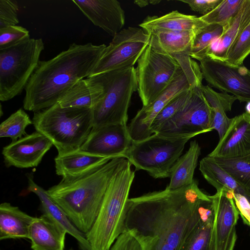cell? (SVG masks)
Listing matches in <instances>:
<instances>
[{"label": "cell", "mask_w": 250, "mask_h": 250, "mask_svg": "<svg viewBox=\"0 0 250 250\" xmlns=\"http://www.w3.org/2000/svg\"><path fill=\"white\" fill-rule=\"evenodd\" d=\"M125 230L143 250H180L189 235L213 216L212 195L196 180L188 186L128 198Z\"/></svg>", "instance_id": "6da1fadb"}, {"label": "cell", "mask_w": 250, "mask_h": 250, "mask_svg": "<svg viewBox=\"0 0 250 250\" xmlns=\"http://www.w3.org/2000/svg\"><path fill=\"white\" fill-rule=\"evenodd\" d=\"M106 45L71 44L48 61H40L25 88L23 108L37 112L55 104L81 80L90 76Z\"/></svg>", "instance_id": "7a4b0ae2"}, {"label": "cell", "mask_w": 250, "mask_h": 250, "mask_svg": "<svg viewBox=\"0 0 250 250\" xmlns=\"http://www.w3.org/2000/svg\"><path fill=\"white\" fill-rule=\"evenodd\" d=\"M125 158H114L82 175L62 178L47 190L76 227L84 234L93 225L109 184Z\"/></svg>", "instance_id": "3957f363"}, {"label": "cell", "mask_w": 250, "mask_h": 250, "mask_svg": "<svg viewBox=\"0 0 250 250\" xmlns=\"http://www.w3.org/2000/svg\"><path fill=\"white\" fill-rule=\"evenodd\" d=\"M131 164L125 158L107 188L97 218L85 234L91 250H109L125 231L126 204L135 177Z\"/></svg>", "instance_id": "277c9868"}, {"label": "cell", "mask_w": 250, "mask_h": 250, "mask_svg": "<svg viewBox=\"0 0 250 250\" xmlns=\"http://www.w3.org/2000/svg\"><path fill=\"white\" fill-rule=\"evenodd\" d=\"M32 121L36 130L52 142L58 154L80 149L93 126L92 108L62 107L58 103L35 112Z\"/></svg>", "instance_id": "5b68a950"}, {"label": "cell", "mask_w": 250, "mask_h": 250, "mask_svg": "<svg viewBox=\"0 0 250 250\" xmlns=\"http://www.w3.org/2000/svg\"><path fill=\"white\" fill-rule=\"evenodd\" d=\"M104 87V96L92 109L93 127L127 124L133 93L137 91L134 66L112 70L90 77Z\"/></svg>", "instance_id": "8992f818"}, {"label": "cell", "mask_w": 250, "mask_h": 250, "mask_svg": "<svg viewBox=\"0 0 250 250\" xmlns=\"http://www.w3.org/2000/svg\"><path fill=\"white\" fill-rule=\"evenodd\" d=\"M42 39H29L0 49V100H10L25 89L44 50Z\"/></svg>", "instance_id": "52a82bcc"}, {"label": "cell", "mask_w": 250, "mask_h": 250, "mask_svg": "<svg viewBox=\"0 0 250 250\" xmlns=\"http://www.w3.org/2000/svg\"><path fill=\"white\" fill-rule=\"evenodd\" d=\"M192 137H166L155 133L144 140L132 141L125 158L135 170L146 171L155 179L169 177L186 144Z\"/></svg>", "instance_id": "ba28073f"}, {"label": "cell", "mask_w": 250, "mask_h": 250, "mask_svg": "<svg viewBox=\"0 0 250 250\" xmlns=\"http://www.w3.org/2000/svg\"><path fill=\"white\" fill-rule=\"evenodd\" d=\"M137 62V91L143 106L153 102L183 70L173 57L150 43Z\"/></svg>", "instance_id": "9c48e42d"}, {"label": "cell", "mask_w": 250, "mask_h": 250, "mask_svg": "<svg viewBox=\"0 0 250 250\" xmlns=\"http://www.w3.org/2000/svg\"><path fill=\"white\" fill-rule=\"evenodd\" d=\"M150 35L142 28L128 27L117 33L105 48L91 75L134 66L148 46Z\"/></svg>", "instance_id": "30bf717a"}, {"label": "cell", "mask_w": 250, "mask_h": 250, "mask_svg": "<svg viewBox=\"0 0 250 250\" xmlns=\"http://www.w3.org/2000/svg\"><path fill=\"white\" fill-rule=\"evenodd\" d=\"M212 119L211 108L201 86L194 87L192 88L191 94L187 103L156 133L166 137H193L212 131Z\"/></svg>", "instance_id": "8fae6325"}, {"label": "cell", "mask_w": 250, "mask_h": 250, "mask_svg": "<svg viewBox=\"0 0 250 250\" xmlns=\"http://www.w3.org/2000/svg\"><path fill=\"white\" fill-rule=\"evenodd\" d=\"M203 78L201 68L183 69L153 102L143 106L131 120L127 126L132 141H139L150 136V126L162 109L182 93L201 86Z\"/></svg>", "instance_id": "7c38bea8"}, {"label": "cell", "mask_w": 250, "mask_h": 250, "mask_svg": "<svg viewBox=\"0 0 250 250\" xmlns=\"http://www.w3.org/2000/svg\"><path fill=\"white\" fill-rule=\"evenodd\" d=\"M200 67L210 87L231 94L241 103L250 101V69L210 58L200 61Z\"/></svg>", "instance_id": "4fadbf2b"}, {"label": "cell", "mask_w": 250, "mask_h": 250, "mask_svg": "<svg viewBox=\"0 0 250 250\" xmlns=\"http://www.w3.org/2000/svg\"><path fill=\"white\" fill-rule=\"evenodd\" d=\"M132 143L127 124H110L93 127L80 150L100 157L125 158Z\"/></svg>", "instance_id": "5bb4252c"}, {"label": "cell", "mask_w": 250, "mask_h": 250, "mask_svg": "<svg viewBox=\"0 0 250 250\" xmlns=\"http://www.w3.org/2000/svg\"><path fill=\"white\" fill-rule=\"evenodd\" d=\"M234 192L222 189L212 195L213 217L208 246L210 250H225L236 233L239 213L233 198Z\"/></svg>", "instance_id": "9a60e30c"}, {"label": "cell", "mask_w": 250, "mask_h": 250, "mask_svg": "<svg viewBox=\"0 0 250 250\" xmlns=\"http://www.w3.org/2000/svg\"><path fill=\"white\" fill-rule=\"evenodd\" d=\"M52 146L46 137L36 131L4 146L2 151L4 162L7 167H37Z\"/></svg>", "instance_id": "2e32d148"}, {"label": "cell", "mask_w": 250, "mask_h": 250, "mask_svg": "<svg viewBox=\"0 0 250 250\" xmlns=\"http://www.w3.org/2000/svg\"><path fill=\"white\" fill-rule=\"evenodd\" d=\"M250 153V115L246 112L231 118L230 125L215 148L208 156L233 158Z\"/></svg>", "instance_id": "e0dca14e"}, {"label": "cell", "mask_w": 250, "mask_h": 250, "mask_svg": "<svg viewBox=\"0 0 250 250\" xmlns=\"http://www.w3.org/2000/svg\"><path fill=\"white\" fill-rule=\"evenodd\" d=\"M83 14L95 26L113 37L125 23V11L116 0H73Z\"/></svg>", "instance_id": "ac0fdd59"}, {"label": "cell", "mask_w": 250, "mask_h": 250, "mask_svg": "<svg viewBox=\"0 0 250 250\" xmlns=\"http://www.w3.org/2000/svg\"><path fill=\"white\" fill-rule=\"evenodd\" d=\"M27 179L28 189L38 197L43 214L75 238L83 250H91L85 234L76 227L61 207L50 196L47 191L35 183L32 175H28Z\"/></svg>", "instance_id": "d6986e66"}, {"label": "cell", "mask_w": 250, "mask_h": 250, "mask_svg": "<svg viewBox=\"0 0 250 250\" xmlns=\"http://www.w3.org/2000/svg\"><path fill=\"white\" fill-rule=\"evenodd\" d=\"M147 33L152 46L171 56L179 63L191 57L194 33L163 29H153Z\"/></svg>", "instance_id": "ffe728a7"}, {"label": "cell", "mask_w": 250, "mask_h": 250, "mask_svg": "<svg viewBox=\"0 0 250 250\" xmlns=\"http://www.w3.org/2000/svg\"><path fill=\"white\" fill-rule=\"evenodd\" d=\"M66 232L43 214L35 217L28 239L33 250H64Z\"/></svg>", "instance_id": "44dd1931"}, {"label": "cell", "mask_w": 250, "mask_h": 250, "mask_svg": "<svg viewBox=\"0 0 250 250\" xmlns=\"http://www.w3.org/2000/svg\"><path fill=\"white\" fill-rule=\"evenodd\" d=\"M111 159L87 153L80 149L60 153L54 159L56 173L62 178L75 177L99 167Z\"/></svg>", "instance_id": "7402d4cb"}, {"label": "cell", "mask_w": 250, "mask_h": 250, "mask_svg": "<svg viewBox=\"0 0 250 250\" xmlns=\"http://www.w3.org/2000/svg\"><path fill=\"white\" fill-rule=\"evenodd\" d=\"M208 25L200 17L186 15L175 10L160 17L148 16L139 26L146 33L153 29H163L190 32L196 35Z\"/></svg>", "instance_id": "603a6c76"}, {"label": "cell", "mask_w": 250, "mask_h": 250, "mask_svg": "<svg viewBox=\"0 0 250 250\" xmlns=\"http://www.w3.org/2000/svg\"><path fill=\"white\" fill-rule=\"evenodd\" d=\"M250 21V0H244L228 28L223 30L221 36L212 43L207 58L225 61L235 42Z\"/></svg>", "instance_id": "cb8c5ba5"}, {"label": "cell", "mask_w": 250, "mask_h": 250, "mask_svg": "<svg viewBox=\"0 0 250 250\" xmlns=\"http://www.w3.org/2000/svg\"><path fill=\"white\" fill-rule=\"evenodd\" d=\"M104 96V89L101 83L87 77L76 83L58 103L62 107L92 108Z\"/></svg>", "instance_id": "d4e9b609"}, {"label": "cell", "mask_w": 250, "mask_h": 250, "mask_svg": "<svg viewBox=\"0 0 250 250\" xmlns=\"http://www.w3.org/2000/svg\"><path fill=\"white\" fill-rule=\"evenodd\" d=\"M35 217L4 202L0 205V240L27 238Z\"/></svg>", "instance_id": "484cf974"}, {"label": "cell", "mask_w": 250, "mask_h": 250, "mask_svg": "<svg viewBox=\"0 0 250 250\" xmlns=\"http://www.w3.org/2000/svg\"><path fill=\"white\" fill-rule=\"evenodd\" d=\"M201 89L212 109L211 128L217 131L220 139L224 135L231 121V118L227 116L226 112L231 111L237 98L225 92H216L209 85L202 84Z\"/></svg>", "instance_id": "4316f807"}, {"label": "cell", "mask_w": 250, "mask_h": 250, "mask_svg": "<svg viewBox=\"0 0 250 250\" xmlns=\"http://www.w3.org/2000/svg\"><path fill=\"white\" fill-rule=\"evenodd\" d=\"M201 154V147L196 140L192 141L187 151L181 156L173 166L170 175V182L167 187L170 189H177L191 184L198 160Z\"/></svg>", "instance_id": "83f0119b"}, {"label": "cell", "mask_w": 250, "mask_h": 250, "mask_svg": "<svg viewBox=\"0 0 250 250\" xmlns=\"http://www.w3.org/2000/svg\"><path fill=\"white\" fill-rule=\"evenodd\" d=\"M199 170L206 181L214 187L217 191L222 189L232 190L246 196L244 190L236 181L212 157L207 155L202 159L200 161Z\"/></svg>", "instance_id": "f1b7e54d"}, {"label": "cell", "mask_w": 250, "mask_h": 250, "mask_svg": "<svg viewBox=\"0 0 250 250\" xmlns=\"http://www.w3.org/2000/svg\"><path fill=\"white\" fill-rule=\"evenodd\" d=\"M212 158L236 181L250 201V153L233 158Z\"/></svg>", "instance_id": "f546056e"}, {"label": "cell", "mask_w": 250, "mask_h": 250, "mask_svg": "<svg viewBox=\"0 0 250 250\" xmlns=\"http://www.w3.org/2000/svg\"><path fill=\"white\" fill-rule=\"evenodd\" d=\"M244 0H222L212 11L201 16L208 25L217 24L226 29L239 11Z\"/></svg>", "instance_id": "4dcf8cb0"}, {"label": "cell", "mask_w": 250, "mask_h": 250, "mask_svg": "<svg viewBox=\"0 0 250 250\" xmlns=\"http://www.w3.org/2000/svg\"><path fill=\"white\" fill-rule=\"evenodd\" d=\"M223 27L219 25L209 24L195 37L190 56L199 62L207 58L213 42L220 37Z\"/></svg>", "instance_id": "1f68e13d"}, {"label": "cell", "mask_w": 250, "mask_h": 250, "mask_svg": "<svg viewBox=\"0 0 250 250\" xmlns=\"http://www.w3.org/2000/svg\"><path fill=\"white\" fill-rule=\"evenodd\" d=\"M33 124L28 115L21 108L12 114L0 125V137L10 138L12 141L26 135V127Z\"/></svg>", "instance_id": "d6a6232c"}, {"label": "cell", "mask_w": 250, "mask_h": 250, "mask_svg": "<svg viewBox=\"0 0 250 250\" xmlns=\"http://www.w3.org/2000/svg\"><path fill=\"white\" fill-rule=\"evenodd\" d=\"M191 92L192 88L179 94L167 104L153 120L149 128L150 135L156 133L167 121L184 106L188 100Z\"/></svg>", "instance_id": "836d02e7"}, {"label": "cell", "mask_w": 250, "mask_h": 250, "mask_svg": "<svg viewBox=\"0 0 250 250\" xmlns=\"http://www.w3.org/2000/svg\"><path fill=\"white\" fill-rule=\"evenodd\" d=\"M250 54V21L235 42L225 61L233 65H243L244 60Z\"/></svg>", "instance_id": "e575fe53"}, {"label": "cell", "mask_w": 250, "mask_h": 250, "mask_svg": "<svg viewBox=\"0 0 250 250\" xmlns=\"http://www.w3.org/2000/svg\"><path fill=\"white\" fill-rule=\"evenodd\" d=\"M213 218L199 226L188 237L180 250H208Z\"/></svg>", "instance_id": "d590c367"}, {"label": "cell", "mask_w": 250, "mask_h": 250, "mask_svg": "<svg viewBox=\"0 0 250 250\" xmlns=\"http://www.w3.org/2000/svg\"><path fill=\"white\" fill-rule=\"evenodd\" d=\"M30 38L29 31L19 25H11L0 29V49H4Z\"/></svg>", "instance_id": "8d00e7d4"}, {"label": "cell", "mask_w": 250, "mask_h": 250, "mask_svg": "<svg viewBox=\"0 0 250 250\" xmlns=\"http://www.w3.org/2000/svg\"><path fill=\"white\" fill-rule=\"evenodd\" d=\"M18 11L16 1L0 0V29L19 23Z\"/></svg>", "instance_id": "74e56055"}, {"label": "cell", "mask_w": 250, "mask_h": 250, "mask_svg": "<svg viewBox=\"0 0 250 250\" xmlns=\"http://www.w3.org/2000/svg\"><path fill=\"white\" fill-rule=\"evenodd\" d=\"M109 250H143L136 239L129 231L125 230L115 240Z\"/></svg>", "instance_id": "f35d334b"}, {"label": "cell", "mask_w": 250, "mask_h": 250, "mask_svg": "<svg viewBox=\"0 0 250 250\" xmlns=\"http://www.w3.org/2000/svg\"><path fill=\"white\" fill-rule=\"evenodd\" d=\"M179 1L188 4L192 11L204 16L212 11L222 2V0H180Z\"/></svg>", "instance_id": "ab89813d"}, {"label": "cell", "mask_w": 250, "mask_h": 250, "mask_svg": "<svg viewBox=\"0 0 250 250\" xmlns=\"http://www.w3.org/2000/svg\"><path fill=\"white\" fill-rule=\"evenodd\" d=\"M233 198L243 222L250 226V201L245 195L234 192Z\"/></svg>", "instance_id": "60d3db41"}, {"label": "cell", "mask_w": 250, "mask_h": 250, "mask_svg": "<svg viewBox=\"0 0 250 250\" xmlns=\"http://www.w3.org/2000/svg\"><path fill=\"white\" fill-rule=\"evenodd\" d=\"M237 239V235L236 233H235L233 236H232L229 244L228 246V247L224 250H233L235 244ZM208 250H210L209 248H208Z\"/></svg>", "instance_id": "b9f144b4"}, {"label": "cell", "mask_w": 250, "mask_h": 250, "mask_svg": "<svg viewBox=\"0 0 250 250\" xmlns=\"http://www.w3.org/2000/svg\"><path fill=\"white\" fill-rule=\"evenodd\" d=\"M134 3L140 7H144L150 3L149 1L145 0H135Z\"/></svg>", "instance_id": "7bdbcfd3"}, {"label": "cell", "mask_w": 250, "mask_h": 250, "mask_svg": "<svg viewBox=\"0 0 250 250\" xmlns=\"http://www.w3.org/2000/svg\"><path fill=\"white\" fill-rule=\"evenodd\" d=\"M245 109L246 112L250 115V101L247 103Z\"/></svg>", "instance_id": "ee69618b"}, {"label": "cell", "mask_w": 250, "mask_h": 250, "mask_svg": "<svg viewBox=\"0 0 250 250\" xmlns=\"http://www.w3.org/2000/svg\"><path fill=\"white\" fill-rule=\"evenodd\" d=\"M160 1H161V0H150L149 2H150V4H156L159 3Z\"/></svg>", "instance_id": "f6af8a7d"}, {"label": "cell", "mask_w": 250, "mask_h": 250, "mask_svg": "<svg viewBox=\"0 0 250 250\" xmlns=\"http://www.w3.org/2000/svg\"></svg>", "instance_id": "bcb514c9"}]
</instances>
